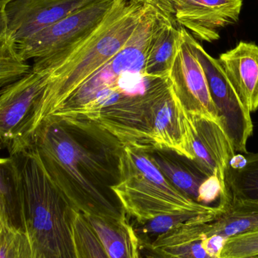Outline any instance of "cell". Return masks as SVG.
I'll use <instances>...</instances> for the list:
<instances>
[{
  "label": "cell",
  "instance_id": "1",
  "mask_svg": "<svg viewBox=\"0 0 258 258\" xmlns=\"http://www.w3.org/2000/svg\"><path fill=\"white\" fill-rule=\"evenodd\" d=\"M123 147L95 121L49 116L36 127L27 149L76 209L124 221L128 218L112 189L119 182Z\"/></svg>",
  "mask_w": 258,
  "mask_h": 258
},
{
  "label": "cell",
  "instance_id": "2",
  "mask_svg": "<svg viewBox=\"0 0 258 258\" xmlns=\"http://www.w3.org/2000/svg\"><path fill=\"white\" fill-rule=\"evenodd\" d=\"M149 6L117 0L104 19L83 37L58 52L33 62L32 68L42 71L47 78L33 132L71 93L120 51Z\"/></svg>",
  "mask_w": 258,
  "mask_h": 258
},
{
  "label": "cell",
  "instance_id": "3",
  "mask_svg": "<svg viewBox=\"0 0 258 258\" xmlns=\"http://www.w3.org/2000/svg\"><path fill=\"white\" fill-rule=\"evenodd\" d=\"M21 174L24 225L37 258H80L76 209L48 177L31 150L12 155Z\"/></svg>",
  "mask_w": 258,
  "mask_h": 258
},
{
  "label": "cell",
  "instance_id": "4",
  "mask_svg": "<svg viewBox=\"0 0 258 258\" xmlns=\"http://www.w3.org/2000/svg\"><path fill=\"white\" fill-rule=\"evenodd\" d=\"M127 217L137 222L161 215H218L222 212L202 206L173 186L147 150L124 144L119 180L112 187Z\"/></svg>",
  "mask_w": 258,
  "mask_h": 258
},
{
  "label": "cell",
  "instance_id": "5",
  "mask_svg": "<svg viewBox=\"0 0 258 258\" xmlns=\"http://www.w3.org/2000/svg\"><path fill=\"white\" fill-rule=\"evenodd\" d=\"M163 15L149 6L120 51L77 88L50 116L72 117L103 91L119 92L128 98L145 95L162 78L146 74L152 36Z\"/></svg>",
  "mask_w": 258,
  "mask_h": 258
},
{
  "label": "cell",
  "instance_id": "6",
  "mask_svg": "<svg viewBox=\"0 0 258 258\" xmlns=\"http://www.w3.org/2000/svg\"><path fill=\"white\" fill-rule=\"evenodd\" d=\"M47 78L33 69L0 91V147L9 156L27 150L45 93Z\"/></svg>",
  "mask_w": 258,
  "mask_h": 258
},
{
  "label": "cell",
  "instance_id": "7",
  "mask_svg": "<svg viewBox=\"0 0 258 258\" xmlns=\"http://www.w3.org/2000/svg\"><path fill=\"white\" fill-rule=\"evenodd\" d=\"M186 36L204 70L221 128L235 152L246 153L247 141L254 130L251 113L242 104L218 59L210 55L187 30Z\"/></svg>",
  "mask_w": 258,
  "mask_h": 258
},
{
  "label": "cell",
  "instance_id": "8",
  "mask_svg": "<svg viewBox=\"0 0 258 258\" xmlns=\"http://www.w3.org/2000/svg\"><path fill=\"white\" fill-rule=\"evenodd\" d=\"M117 0H97L15 44L20 57L28 62L49 57L89 33L116 5Z\"/></svg>",
  "mask_w": 258,
  "mask_h": 258
},
{
  "label": "cell",
  "instance_id": "9",
  "mask_svg": "<svg viewBox=\"0 0 258 258\" xmlns=\"http://www.w3.org/2000/svg\"><path fill=\"white\" fill-rule=\"evenodd\" d=\"M186 30L180 26V45L168 75L171 88L186 113L220 124L204 70L186 38Z\"/></svg>",
  "mask_w": 258,
  "mask_h": 258
},
{
  "label": "cell",
  "instance_id": "10",
  "mask_svg": "<svg viewBox=\"0 0 258 258\" xmlns=\"http://www.w3.org/2000/svg\"><path fill=\"white\" fill-rule=\"evenodd\" d=\"M173 16L197 40L213 42L240 18L243 0H171Z\"/></svg>",
  "mask_w": 258,
  "mask_h": 258
},
{
  "label": "cell",
  "instance_id": "11",
  "mask_svg": "<svg viewBox=\"0 0 258 258\" xmlns=\"http://www.w3.org/2000/svg\"><path fill=\"white\" fill-rule=\"evenodd\" d=\"M150 125L153 148L171 150L190 160L194 159L187 115L170 81L152 103Z\"/></svg>",
  "mask_w": 258,
  "mask_h": 258
},
{
  "label": "cell",
  "instance_id": "12",
  "mask_svg": "<svg viewBox=\"0 0 258 258\" xmlns=\"http://www.w3.org/2000/svg\"><path fill=\"white\" fill-rule=\"evenodd\" d=\"M97 0H14L6 6L8 36L15 44Z\"/></svg>",
  "mask_w": 258,
  "mask_h": 258
},
{
  "label": "cell",
  "instance_id": "13",
  "mask_svg": "<svg viewBox=\"0 0 258 258\" xmlns=\"http://www.w3.org/2000/svg\"><path fill=\"white\" fill-rule=\"evenodd\" d=\"M186 115L190 128L192 162L208 175L216 176L226 183V171L236 154L230 140L218 122L203 116Z\"/></svg>",
  "mask_w": 258,
  "mask_h": 258
},
{
  "label": "cell",
  "instance_id": "14",
  "mask_svg": "<svg viewBox=\"0 0 258 258\" xmlns=\"http://www.w3.org/2000/svg\"><path fill=\"white\" fill-rule=\"evenodd\" d=\"M205 249L212 258H220L228 239L258 229V201H231L221 213L199 221Z\"/></svg>",
  "mask_w": 258,
  "mask_h": 258
},
{
  "label": "cell",
  "instance_id": "15",
  "mask_svg": "<svg viewBox=\"0 0 258 258\" xmlns=\"http://www.w3.org/2000/svg\"><path fill=\"white\" fill-rule=\"evenodd\" d=\"M227 78L250 113L258 110V45L240 41L234 48L220 54Z\"/></svg>",
  "mask_w": 258,
  "mask_h": 258
},
{
  "label": "cell",
  "instance_id": "16",
  "mask_svg": "<svg viewBox=\"0 0 258 258\" xmlns=\"http://www.w3.org/2000/svg\"><path fill=\"white\" fill-rule=\"evenodd\" d=\"M153 162L170 183L186 197L198 203L200 190L211 176L194 162L165 149H149Z\"/></svg>",
  "mask_w": 258,
  "mask_h": 258
},
{
  "label": "cell",
  "instance_id": "17",
  "mask_svg": "<svg viewBox=\"0 0 258 258\" xmlns=\"http://www.w3.org/2000/svg\"><path fill=\"white\" fill-rule=\"evenodd\" d=\"M180 42V26L174 18L162 16L147 51L146 74L156 78L168 77Z\"/></svg>",
  "mask_w": 258,
  "mask_h": 258
},
{
  "label": "cell",
  "instance_id": "18",
  "mask_svg": "<svg viewBox=\"0 0 258 258\" xmlns=\"http://www.w3.org/2000/svg\"><path fill=\"white\" fill-rule=\"evenodd\" d=\"M84 215L102 244L107 257L141 258L139 239L128 219L117 221Z\"/></svg>",
  "mask_w": 258,
  "mask_h": 258
},
{
  "label": "cell",
  "instance_id": "19",
  "mask_svg": "<svg viewBox=\"0 0 258 258\" xmlns=\"http://www.w3.org/2000/svg\"><path fill=\"white\" fill-rule=\"evenodd\" d=\"M0 218L6 225L25 230L21 174L11 156L0 158Z\"/></svg>",
  "mask_w": 258,
  "mask_h": 258
},
{
  "label": "cell",
  "instance_id": "20",
  "mask_svg": "<svg viewBox=\"0 0 258 258\" xmlns=\"http://www.w3.org/2000/svg\"><path fill=\"white\" fill-rule=\"evenodd\" d=\"M236 153L225 173L227 188L235 200L258 201V153Z\"/></svg>",
  "mask_w": 258,
  "mask_h": 258
},
{
  "label": "cell",
  "instance_id": "21",
  "mask_svg": "<svg viewBox=\"0 0 258 258\" xmlns=\"http://www.w3.org/2000/svg\"><path fill=\"white\" fill-rule=\"evenodd\" d=\"M31 65L23 60L9 36L0 39V91L30 72Z\"/></svg>",
  "mask_w": 258,
  "mask_h": 258
},
{
  "label": "cell",
  "instance_id": "22",
  "mask_svg": "<svg viewBox=\"0 0 258 258\" xmlns=\"http://www.w3.org/2000/svg\"><path fill=\"white\" fill-rule=\"evenodd\" d=\"M0 258H37L26 230L4 224L0 230Z\"/></svg>",
  "mask_w": 258,
  "mask_h": 258
},
{
  "label": "cell",
  "instance_id": "23",
  "mask_svg": "<svg viewBox=\"0 0 258 258\" xmlns=\"http://www.w3.org/2000/svg\"><path fill=\"white\" fill-rule=\"evenodd\" d=\"M199 216L208 215H197L194 214L161 215L141 222L132 221L131 224L140 242H150L175 226Z\"/></svg>",
  "mask_w": 258,
  "mask_h": 258
},
{
  "label": "cell",
  "instance_id": "24",
  "mask_svg": "<svg viewBox=\"0 0 258 258\" xmlns=\"http://www.w3.org/2000/svg\"><path fill=\"white\" fill-rule=\"evenodd\" d=\"M258 255V229L228 239L220 258H248Z\"/></svg>",
  "mask_w": 258,
  "mask_h": 258
},
{
  "label": "cell",
  "instance_id": "25",
  "mask_svg": "<svg viewBox=\"0 0 258 258\" xmlns=\"http://www.w3.org/2000/svg\"><path fill=\"white\" fill-rule=\"evenodd\" d=\"M131 1L153 6L164 16L174 18L172 6L168 0H131Z\"/></svg>",
  "mask_w": 258,
  "mask_h": 258
},
{
  "label": "cell",
  "instance_id": "26",
  "mask_svg": "<svg viewBox=\"0 0 258 258\" xmlns=\"http://www.w3.org/2000/svg\"><path fill=\"white\" fill-rule=\"evenodd\" d=\"M8 36L7 18H6V6L0 5V39Z\"/></svg>",
  "mask_w": 258,
  "mask_h": 258
},
{
  "label": "cell",
  "instance_id": "27",
  "mask_svg": "<svg viewBox=\"0 0 258 258\" xmlns=\"http://www.w3.org/2000/svg\"><path fill=\"white\" fill-rule=\"evenodd\" d=\"M141 258H166L162 257V256L159 255V254H156V253L152 252L150 251H143L142 254H141ZM248 258H258V255L254 256V257H248Z\"/></svg>",
  "mask_w": 258,
  "mask_h": 258
},
{
  "label": "cell",
  "instance_id": "28",
  "mask_svg": "<svg viewBox=\"0 0 258 258\" xmlns=\"http://www.w3.org/2000/svg\"><path fill=\"white\" fill-rule=\"evenodd\" d=\"M14 1V0H0V5L3 6H6V5L9 4L11 2Z\"/></svg>",
  "mask_w": 258,
  "mask_h": 258
},
{
  "label": "cell",
  "instance_id": "29",
  "mask_svg": "<svg viewBox=\"0 0 258 258\" xmlns=\"http://www.w3.org/2000/svg\"><path fill=\"white\" fill-rule=\"evenodd\" d=\"M5 223L3 222V220H2V218H0V230H1L2 227H3V226L4 225Z\"/></svg>",
  "mask_w": 258,
  "mask_h": 258
},
{
  "label": "cell",
  "instance_id": "30",
  "mask_svg": "<svg viewBox=\"0 0 258 258\" xmlns=\"http://www.w3.org/2000/svg\"><path fill=\"white\" fill-rule=\"evenodd\" d=\"M168 2H169L170 3H171V0H168Z\"/></svg>",
  "mask_w": 258,
  "mask_h": 258
}]
</instances>
